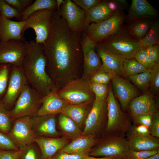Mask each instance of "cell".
Here are the masks:
<instances>
[{
	"mask_svg": "<svg viewBox=\"0 0 159 159\" xmlns=\"http://www.w3.org/2000/svg\"><path fill=\"white\" fill-rule=\"evenodd\" d=\"M42 44L47 72L59 90L69 81L78 78L82 56L81 33L71 30L56 10L49 35Z\"/></svg>",
	"mask_w": 159,
	"mask_h": 159,
	"instance_id": "1",
	"label": "cell"
},
{
	"mask_svg": "<svg viewBox=\"0 0 159 159\" xmlns=\"http://www.w3.org/2000/svg\"><path fill=\"white\" fill-rule=\"evenodd\" d=\"M25 42L26 51L22 65L23 72L28 84L43 97L57 88L47 71L43 44L34 40Z\"/></svg>",
	"mask_w": 159,
	"mask_h": 159,
	"instance_id": "2",
	"label": "cell"
},
{
	"mask_svg": "<svg viewBox=\"0 0 159 159\" xmlns=\"http://www.w3.org/2000/svg\"><path fill=\"white\" fill-rule=\"evenodd\" d=\"M96 44L124 60L134 58L143 47L127 28L122 26L114 34Z\"/></svg>",
	"mask_w": 159,
	"mask_h": 159,
	"instance_id": "3",
	"label": "cell"
},
{
	"mask_svg": "<svg viewBox=\"0 0 159 159\" xmlns=\"http://www.w3.org/2000/svg\"><path fill=\"white\" fill-rule=\"evenodd\" d=\"M57 93L69 104H81L95 100L88 80L82 77L69 81L58 91Z\"/></svg>",
	"mask_w": 159,
	"mask_h": 159,
	"instance_id": "4",
	"label": "cell"
},
{
	"mask_svg": "<svg viewBox=\"0 0 159 159\" xmlns=\"http://www.w3.org/2000/svg\"><path fill=\"white\" fill-rule=\"evenodd\" d=\"M42 97L28 84L24 87L13 108L9 111L12 121L25 116L37 115L42 105Z\"/></svg>",
	"mask_w": 159,
	"mask_h": 159,
	"instance_id": "5",
	"label": "cell"
},
{
	"mask_svg": "<svg viewBox=\"0 0 159 159\" xmlns=\"http://www.w3.org/2000/svg\"><path fill=\"white\" fill-rule=\"evenodd\" d=\"M126 16L122 9H120L105 20L90 24L85 32L95 43H99L118 31L122 26Z\"/></svg>",
	"mask_w": 159,
	"mask_h": 159,
	"instance_id": "6",
	"label": "cell"
},
{
	"mask_svg": "<svg viewBox=\"0 0 159 159\" xmlns=\"http://www.w3.org/2000/svg\"><path fill=\"white\" fill-rule=\"evenodd\" d=\"M56 9H45L37 11L31 15L25 21L23 33L29 28L34 31L36 37L35 41L37 43L43 44L49 35L52 19Z\"/></svg>",
	"mask_w": 159,
	"mask_h": 159,
	"instance_id": "7",
	"label": "cell"
},
{
	"mask_svg": "<svg viewBox=\"0 0 159 159\" xmlns=\"http://www.w3.org/2000/svg\"><path fill=\"white\" fill-rule=\"evenodd\" d=\"M7 134L20 150L35 143L37 136L32 129V117L25 116L14 120Z\"/></svg>",
	"mask_w": 159,
	"mask_h": 159,
	"instance_id": "8",
	"label": "cell"
},
{
	"mask_svg": "<svg viewBox=\"0 0 159 159\" xmlns=\"http://www.w3.org/2000/svg\"><path fill=\"white\" fill-rule=\"evenodd\" d=\"M28 84L21 66H12L5 94L1 100L9 110L13 107L17 98Z\"/></svg>",
	"mask_w": 159,
	"mask_h": 159,
	"instance_id": "9",
	"label": "cell"
},
{
	"mask_svg": "<svg viewBox=\"0 0 159 159\" xmlns=\"http://www.w3.org/2000/svg\"><path fill=\"white\" fill-rule=\"evenodd\" d=\"M57 12L71 30L78 33L85 31V11L73 1L64 0Z\"/></svg>",
	"mask_w": 159,
	"mask_h": 159,
	"instance_id": "10",
	"label": "cell"
},
{
	"mask_svg": "<svg viewBox=\"0 0 159 159\" xmlns=\"http://www.w3.org/2000/svg\"><path fill=\"white\" fill-rule=\"evenodd\" d=\"M96 44L83 33L81 39L84 69L82 77L88 80L90 76L102 66L100 57L95 51Z\"/></svg>",
	"mask_w": 159,
	"mask_h": 159,
	"instance_id": "11",
	"label": "cell"
},
{
	"mask_svg": "<svg viewBox=\"0 0 159 159\" xmlns=\"http://www.w3.org/2000/svg\"><path fill=\"white\" fill-rule=\"evenodd\" d=\"M26 49L25 41L12 40L0 43V64L21 66Z\"/></svg>",
	"mask_w": 159,
	"mask_h": 159,
	"instance_id": "12",
	"label": "cell"
},
{
	"mask_svg": "<svg viewBox=\"0 0 159 159\" xmlns=\"http://www.w3.org/2000/svg\"><path fill=\"white\" fill-rule=\"evenodd\" d=\"M129 149L127 139L114 135L91 150L89 155L96 157L117 156L123 158Z\"/></svg>",
	"mask_w": 159,
	"mask_h": 159,
	"instance_id": "13",
	"label": "cell"
},
{
	"mask_svg": "<svg viewBox=\"0 0 159 159\" xmlns=\"http://www.w3.org/2000/svg\"><path fill=\"white\" fill-rule=\"evenodd\" d=\"M107 103L108 120L106 131L113 134L124 130L127 122L110 88L107 98Z\"/></svg>",
	"mask_w": 159,
	"mask_h": 159,
	"instance_id": "14",
	"label": "cell"
},
{
	"mask_svg": "<svg viewBox=\"0 0 159 159\" xmlns=\"http://www.w3.org/2000/svg\"><path fill=\"white\" fill-rule=\"evenodd\" d=\"M107 112V99L102 101L95 100L85 120L82 135H94L100 128Z\"/></svg>",
	"mask_w": 159,
	"mask_h": 159,
	"instance_id": "15",
	"label": "cell"
},
{
	"mask_svg": "<svg viewBox=\"0 0 159 159\" xmlns=\"http://www.w3.org/2000/svg\"><path fill=\"white\" fill-rule=\"evenodd\" d=\"M111 81L114 96L118 99L122 109L126 110L131 101L138 96V91L130 82L120 76H112Z\"/></svg>",
	"mask_w": 159,
	"mask_h": 159,
	"instance_id": "16",
	"label": "cell"
},
{
	"mask_svg": "<svg viewBox=\"0 0 159 159\" xmlns=\"http://www.w3.org/2000/svg\"><path fill=\"white\" fill-rule=\"evenodd\" d=\"M56 115L32 117V129L37 136L56 138L59 136L56 127Z\"/></svg>",
	"mask_w": 159,
	"mask_h": 159,
	"instance_id": "17",
	"label": "cell"
},
{
	"mask_svg": "<svg viewBox=\"0 0 159 159\" xmlns=\"http://www.w3.org/2000/svg\"><path fill=\"white\" fill-rule=\"evenodd\" d=\"M25 21H16L5 18L0 13V43L14 40L23 41Z\"/></svg>",
	"mask_w": 159,
	"mask_h": 159,
	"instance_id": "18",
	"label": "cell"
},
{
	"mask_svg": "<svg viewBox=\"0 0 159 159\" xmlns=\"http://www.w3.org/2000/svg\"><path fill=\"white\" fill-rule=\"evenodd\" d=\"M98 55L101 58L103 69L112 76L123 75V63L125 60L96 44Z\"/></svg>",
	"mask_w": 159,
	"mask_h": 159,
	"instance_id": "19",
	"label": "cell"
},
{
	"mask_svg": "<svg viewBox=\"0 0 159 159\" xmlns=\"http://www.w3.org/2000/svg\"><path fill=\"white\" fill-rule=\"evenodd\" d=\"M35 142L40 149L41 159H48L67 145L68 141L64 138L37 136Z\"/></svg>",
	"mask_w": 159,
	"mask_h": 159,
	"instance_id": "20",
	"label": "cell"
},
{
	"mask_svg": "<svg viewBox=\"0 0 159 159\" xmlns=\"http://www.w3.org/2000/svg\"><path fill=\"white\" fill-rule=\"evenodd\" d=\"M158 13L146 0H132L126 19L130 22L141 19L153 18Z\"/></svg>",
	"mask_w": 159,
	"mask_h": 159,
	"instance_id": "21",
	"label": "cell"
},
{
	"mask_svg": "<svg viewBox=\"0 0 159 159\" xmlns=\"http://www.w3.org/2000/svg\"><path fill=\"white\" fill-rule=\"evenodd\" d=\"M58 90L55 89L47 96L42 98V105L36 115H57L61 113L68 104L58 95Z\"/></svg>",
	"mask_w": 159,
	"mask_h": 159,
	"instance_id": "22",
	"label": "cell"
},
{
	"mask_svg": "<svg viewBox=\"0 0 159 159\" xmlns=\"http://www.w3.org/2000/svg\"><path fill=\"white\" fill-rule=\"evenodd\" d=\"M129 149L136 151L158 150L159 143L158 140L151 135L144 136L137 133L131 128L127 135Z\"/></svg>",
	"mask_w": 159,
	"mask_h": 159,
	"instance_id": "23",
	"label": "cell"
},
{
	"mask_svg": "<svg viewBox=\"0 0 159 159\" xmlns=\"http://www.w3.org/2000/svg\"><path fill=\"white\" fill-rule=\"evenodd\" d=\"M128 106L132 116L153 114L158 111L153 97L149 93H145L134 98Z\"/></svg>",
	"mask_w": 159,
	"mask_h": 159,
	"instance_id": "24",
	"label": "cell"
},
{
	"mask_svg": "<svg viewBox=\"0 0 159 159\" xmlns=\"http://www.w3.org/2000/svg\"><path fill=\"white\" fill-rule=\"evenodd\" d=\"M115 12L109 8L108 1H102L85 11V31L90 23L101 22L110 18Z\"/></svg>",
	"mask_w": 159,
	"mask_h": 159,
	"instance_id": "25",
	"label": "cell"
},
{
	"mask_svg": "<svg viewBox=\"0 0 159 159\" xmlns=\"http://www.w3.org/2000/svg\"><path fill=\"white\" fill-rule=\"evenodd\" d=\"M94 101L77 104H68L64 108L61 113L69 117L80 127L85 121Z\"/></svg>",
	"mask_w": 159,
	"mask_h": 159,
	"instance_id": "26",
	"label": "cell"
},
{
	"mask_svg": "<svg viewBox=\"0 0 159 159\" xmlns=\"http://www.w3.org/2000/svg\"><path fill=\"white\" fill-rule=\"evenodd\" d=\"M96 141L94 135H82L72 140L59 151L75 154L91 150Z\"/></svg>",
	"mask_w": 159,
	"mask_h": 159,
	"instance_id": "27",
	"label": "cell"
},
{
	"mask_svg": "<svg viewBox=\"0 0 159 159\" xmlns=\"http://www.w3.org/2000/svg\"><path fill=\"white\" fill-rule=\"evenodd\" d=\"M59 127L66 136L72 140L82 135V132L77 124L69 117L60 113L58 117Z\"/></svg>",
	"mask_w": 159,
	"mask_h": 159,
	"instance_id": "28",
	"label": "cell"
},
{
	"mask_svg": "<svg viewBox=\"0 0 159 159\" xmlns=\"http://www.w3.org/2000/svg\"><path fill=\"white\" fill-rule=\"evenodd\" d=\"M57 9L55 0H36L20 13V21H25L31 15L40 10L45 9Z\"/></svg>",
	"mask_w": 159,
	"mask_h": 159,
	"instance_id": "29",
	"label": "cell"
},
{
	"mask_svg": "<svg viewBox=\"0 0 159 159\" xmlns=\"http://www.w3.org/2000/svg\"><path fill=\"white\" fill-rule=\"evenodd\" d=\"M151 23L147 19H139L131 22L127 28L132 35L139 40L147 34Z\"/></svg>",
	"mask_w": 159,
	"mask_h": 159,
	"instance_id": "30",
	"label": "cell"
},
{
	"mask_svg": "<svg viewBox=\"0 0 159 159\" xmlns=\"http://www.w3.org/2000/svg\"><path fill=\"white\" fill-rule=\"evenodd\" d=\"M159 22L156 21L151 23L149 30L146 36L139 40L142 46L145 48L159 44Z\"/></svg>",
	"mask_w": 159,
	"mask_h": 159,
	"instance_id": "31",
	"label": "cell"
},
{
	"mask_svg": "<svg viewBox=\"0 0 159 159\" xmlns=\"http://www.w3.org/2000/svg\"><path fill=\"white\" fill-rule=\"evenodd\" d=\"M150 73L148 70L128 77L129 79L138 88L143 92L148 89L149 86Z\"/></svg>",
	"mask_w": 159,
	"mask_h": 159,
	"instance_id": "32",
	"label": "cell"
},
{
	"mask_svg": "<svg viewBox=\"0 0 159 159\" xmlns=\"http://www.w3.org/2000/svg\"><path fill=\"white\" fill-rule=\"evenodd\" d=\"M123 75L128 77L148 70L135 58L125 60L124 62Z\"/></svg>",
	"mask_w": 159,
	"mask_h": 159,
	"instance_id": "33",
	"label": "cell"
},
{
	"mask_svg": "<svg viewBox=\"0 0 159 159\" xmlns=\"http://www.w3.org/2000/svg\"><path fill=\"white\" fill-rule=\"evenodd\" d=\"M13 125L9 112L4 105L0 100V131L7 134L11 129Z\"/></svg>",
	"mask_w": 159,
	"mask_h": 159,
	"instance_id": "34",
	"label": "cell"
},
{
	"mask_svg": "<svg viewBox=\"0 0 159 159\" xmlns=\"http://www.w3.org/2000/svg\"><path fill=\"white\" fill-rule=\"evenodd\" d=\"M12 65L0 64V100L6 92Z\"/></svg>",
	"mask_w": 159,
	"mask_h": 159,
	"instance_id": "35",
	"label": "cell"
},
{
	"mask_svg": "<svg viewBox=\"0 0 159 159\" xmlns=\"http://www.w3.org/2000/svg\"><path fill=\"white\" fill-rule=\"evenodd\" d=\"M89 82L90 87L94 94L95 100L102 101L107 99L109 89L108 84Z\"/></svg>",
	"mask_w": 159,
	"mask_h": 159,
	"instance_id": "36",
	"label": "cell"
},
{
	"mask_svg": "<svg viewBox=\"0 0 159 159\" xmlns=\"http://www.w3.org/2000/svg\"><path fill=\"white\" fill-rule=\"evenodd\" d=\"M134 58L148 70L152 69L159 64L151 59L146 53L145 49L143 47L137 52Z\"/></svg>",
	"mask_w": 159,
	"mask_h": 159,
	"instance_id": "37",
	"label": "cell"
},
{
	"mask_svg": "<svg viewBox=\"0 0 159 159\" xmlns=\"http://www.w3.org/2000/svg\"><path fill=\"white\" fill-rule=\"evenodd\" d=\"M22 150L20 159H41L40 149L35 142L27 146Z\"/></svg>",
	"mask_w": 159,
	"mask_h": 159,
	"instance_id": "38",
	"label": "cell"
},
{
	"mask_svg": "<svg viewBox=\"0 0 159 159\" xmlns=\"http://www.w3.org/2000/svg\"><path fill=\"white\" fill-rule=\"evenodd\" d=\"M112 76L106 72L102 67L95 71L89 77L90 82L108 84L111 80Z\"/></svg>",
	"mask_w": 159,
	"mask_h": 159,
	"instance_id": "39",
	"label": "cell"
},
{
	"mask_svg": "<svg viewBox=\"0 0 159 159\" xmlns=\"http://www.w3.org/2000/svg\"><path fill=\"white\" fill-rule=\"evenodd\" d=\"M0 13L9 19L14 17L20 19L21 17L20 12L11 6L5 0H0Z\"/></svg>",
	"mask_w": 159,
	"mask_h": 159,
	"instance_id": "40",
	"label": "cell"
},
{
	"mask_svg": "<svg viewBox=\"0 0 159 159\" xmlns=\"http://www.w3.org/2000/svg\"><path fill=\"white\" fill-rule=\"evenodd\" d=\"M148 70L151 75L148 92L149 93L152 95L155 94L159 92V64L155 68Z\"/></svg>",
	"mask_w": 159,
	"mask_h": 159,
	"instance_id": "41",
	"label": "cell"
},
{
	"mask_svg": "<svg viewBox=\"0 0 159 159\" xmlns=\"http://www.w3.org/2000/svg\"><path fill=\"white\" fill-rule=\"evenodd\" d=\"M159 150L148 151H136L129 149L123 158L124 159H145L156 154Z\"/></svg>",
	"mask_w": 159,
	"mask_h": 159,
	"instance_id": "42",
	"label": "cell"
},
{
	"mask_svg": "<svg viewBox=\"0 0 159 159\" xmlns=\"http://www.w3.org/2000/svg\"><path fill=\"white\" fill-rule=\"evenodd\" d=\"M91 150L75 154H70L59 151L48 159H83L89 155Z\"/></svg>",
	"mask_w": 159,
	"mask_h": 159,
	"instance_id": "43",
	"label": "cell"
},
{
	"mask_svg": "<svg viewBox=\"0 0 159 159\" xmlns=\"http://www.w3.org/2000/svg\"><path fill=\"white\" fill-rule=\"evenodd\" d=\"M0 150H20L6 134L0 131Z\"/></svg>",
	"mask_w": 159,
	"mask_h": 159,
	"instance_id": "44",
	"label": "cell"
},
{
	"mask_svg": "<svg viewBox=\"0 0 159 159\" xmlns=\"http://www.w3.org/2000/svg\"><path fill=\"white\" fill-rule=\"evenodd\" d=\"M152 114H147L132 116L134 121L140 125H142L150 128L153 122Z\"/></svg>",
	"mask_w": 159,
	"mask_h": 159,
	"instance_id": "45",
	"label": "cell"
},
{
	"mask_svg": "<svg viewBox=\"0 0 159 159\" xmlns=\"http://www.w3.org/2000/svg\"><path fill=\"white\" fill-rule=\"evenodd\" d=\"M22 150H0V159H20Z\"/></svg>",
	"mask_w": 159,
	"mask_h": 159,
	"instance_id": "46",
	"label": "cell"
},
{
	"mask_svg": "<svg viewBox=\"0 0 159 159\" xmlns=\"http://www.w3.org/2000/svg\"><path fill=\"white\" fill-rule=\"evenodd\" d=\"M72 1L85 11L102 1L100 0H73Z\"/></svg>",
	"mask_w": 159,
	"mask_h": 159,
	"instance_id": "47",
	"label": "cell"
},
{
	"mask_svg": "<svg viewBox=\"0 0 159 159\" xmlns=\"http://www.w3.org/2000/svg\"><path fill=\"white\" fill-rule=\"evenodd\" d=\"M145 51L150 57L155 62L159 64V46L156 44L146 48Z\"/></svg>",
	"mask_w": 159,
	"mask_h": 159,
	"instance_id": "48",
	"label": "cell"
},
{
	"mask_svg": "<svg viewBox=\"0 0 159 159\" xmlns=\"http://www.w3.org/2000/svg\"><path fill=\"white\" fill-rule=\"evenodd\" d=\"M151 135L154 137H159V112L157 111L153 115L151 126L150 128Z\"/></svg>",
	"mask_w": 159,
	"mask_h": 159,
	"instance_id": "49",
	"label": "cell"
},
{
	"mask_svg": "<svg viewBox=\"0 0 159 159\" xmlns=\"http://www.w3.org/2000/svg\"><path fill=\"white\" fill-rule=\"evenodd\" d=\"M5 1L11 6L20 13L26 9L23 3V0H5Z\"/></svg>",
	"mask_w": 159,
	"mask_h": 159,
	"instance_id": "50",
	"label": "cell"
},
{
	"mask_svg": "<svg viewBox=\"0 0 159 159\" xmlns=\"http://www.w3.org/2000/svg\"><path fill=\"white\" fill-rule=\"evenodd\" d=\"M134 130L138 134L144 136L151 135L149 128L145 125H140L133 128Z\"/></svg>",
	"mask_w": 159,
	"mask_h": 159,
	"instance_id": "51",
	"label": "cell"
},
{
	"mask_svg": "<svg viewBox=\"0 0 159 159\" xmlns=\"http://www.w3.org/2000/svg\"><path fill=\"white\" fill-rule=\"evenodd\" d=\"M108 4L109 8L115 12L120 9H122L120 6L115 0L108 1Z\"/></svg>",
	"mask_w": 159,
	"mask_h": 159,
	"instance_id": "52",
	"label": "cell"
},
{
	"mask_svg": "<svg viewBox=\"0 0 159 159\" xmlns=\"http://www.w3.org/2000/svg\"><path fill=\"white\" fill-rule=\"evenodd\" d=\"M121 158L117 156H110L103 157L100 158H96L87 155L83 159H120Z\"/></svg>",
	"mask_w": 159,
	"mask_h": 159,
	"instance_id": "53",
	"label": "cell"
},
{
	"mask_svg": "<svg viewBox=\"0 0 159 159\" xmlns=\"http://www.w3.org/2000/svg\"><path fill=\"white\" fill-rule=\"evenodd\" d=\"M115 1L120 6H127L128 4V3L125 0H115Z\"/></svg>",
	"mask_w": 159,
	"mask_h": 159,
	"instance_id": "54",
	"label": "cell"
},
{
	"mask_svg": "<svg viewBox=\"0 0 159 159\" xmlns=\"http://www.w3.org/2000/svg\"><path fill=\"white\" fill-rule=\"evenodd\" d=\"M64 1L63 0H56L57 11H58L62 4L64 3Z\"/></svg>",
	"mask_w": 159,
	"mask_h": 159,
	"instance_id": "55",
	"label": "cell"
},
{
	"mask_svg": "<svg viewBox=\"0 0 159 159\" xmlns=\"http://www.w3.org/2000/svg\"><path fill=\"white\" fill-rule=\"evenodd\" d=\"M145 159H159V151L156 154Z\"/></svg>",
	"mask_w": 159,
	"mask_h": 159,
	"instance_id": "56",
	"label": "cell"
}]
</instances>
